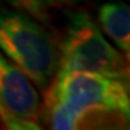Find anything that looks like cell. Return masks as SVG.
<instances>
[{"mask_svg": "<svg viewBox=\"0 0 130 130\" xmlns=\"http://www.w3.org/2000/svg\"><path fill=\"white\" fill-rule=\"evenodd\" d=\"M0 49L41 89L47 88L58 69L57 44L27 16L16 13L0 16Z\"/></svg>", "mask_w": 130, "mask_h": 130, "instance_id": "obj_1", "label": "cell"}, {"mask_svg": "<svg viewBox=\"0 0 130 130\" xmlns=\"http://www.w3.org/2000/svg\"><path fill=\"white\" fill-rule=\"evenodd\" d=\"M47 94L80 113H118L128 118L130 96L127 78L89 71L55 72Z\"/></svg>", "mask_w": 130, "mask_h": 130, "instance_id": "obj_2", "label": "cell"}, {"mask_svg": "<svg viewBox=\"0 0 130 130\" xmlns=\"http://www.w3.org/2000/svg\"><path fill=\"white\" fill-rule=\"evenodd\" d=\"M58 69L128 78V64L124 55L105 39L92 19L82 11L71 16L66 38L61 44Z\"/></svg>", "mask_w": 130, "mask_h": 130, "instance_id": "obj_3", "label": "cell"}, {"mask_svg": "<svg viewBox=\"0 0 130 130\" xmlns=\"http://www.w3.org/2000/svg\"><path fill=\"white\" fill-rule=\"evenodd\" d=\"M41 100L30 78L0 55V121L11 130H36Z\"/></svg>", "mask_w": 130, "mask_h": 130, "instance_id": "obj_4", "label": "cell"}, {"mask_svg": "<svg viewBox=\"0 0 130 130\" xmlns=\"http://www.w3.org/2000/svg\"><path fill=\"white\" fill-rule=\"evenodd\" d=\"M99 21L104 31L125 55L130 52V11L122 3H105L99 10Z\"/></svg>", "mask_w": 130, "mask_h": 130, "instance_id": "obj_5", "label": "cell"}, {"mask_svg": "<svg viewBox=\"0 0 130 130\" xmlns=\"http://www.w3.org/2000/svg\"><path fill=\"white\" fill-rule=\"evenodd\" d=\"M14 8L28 13L41 22L49 21V8L53 5V0H6Z\"/></svg>", "mask_w": 130, "mask_h": 130, "instance_id": "obj_6", "label": "cell"}]
</instances>
